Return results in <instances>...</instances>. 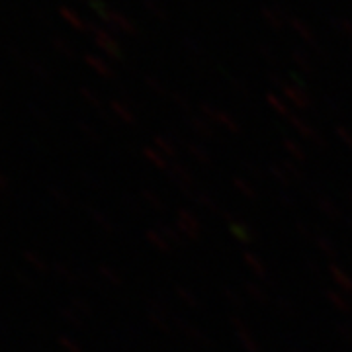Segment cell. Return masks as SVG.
<instances>
[{"mask_svg": "<svg viewBox=\"0 0 352 352\" xmlns=\"http://www.w3.org/2000/svg\"><path fill=\"white\" fill-rule=\"evenodd\" d=\"M4 188H6V178L0 175V192H2Z\"/></svg>", "mask_w": 352, "mask_h": 352, "instance_id": "cell-1", "label": "cell"}]
</instances>
